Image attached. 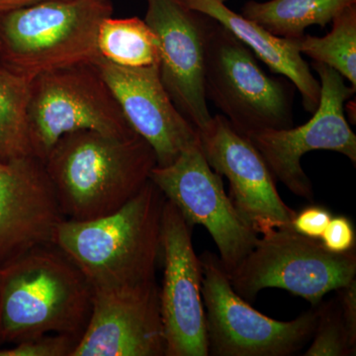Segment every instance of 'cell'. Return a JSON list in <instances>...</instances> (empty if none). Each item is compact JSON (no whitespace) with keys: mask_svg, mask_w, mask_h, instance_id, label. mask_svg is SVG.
Wrapping results in <instances>:
<instances>
[{"mask_svg":"<svg viewBox=\"0 0 356 356\" xmlns=\"http://www.w3.org/2000/svg\"><path fill=\"white\" fill-rule=\"evenodd\" d=\"M228 276L233 289L247 301H254L261 290L280 288L317 307L327 293L355 280V250L334 254L320 240L300 235L292 227L276 229L259 238Z\"/></svg>","mask_w":356,"mask_h":356,"instance_id":"8992f818","label":"cell"},{"mask_svg":"<svg viewBox=\"0 0 356 356\" xmlns=\"http://www.w3.org/2000/svg\"><path fill=\"white\" fill-rule=\"evenodd\" d=\"M100 57L124 67H147L159 65L158 36L146 21L138 17L102 21L97 35Z\"/></svg>","mask_w":356,"mask_h":356,"instance_id":"d6986e66","label":"cell"},{"mask_svg":"<svg viewBox=\"0 0 356 356\" xmlns=\"http://www.w3.org/2000/svg\"><path fill=\"white\" fill-rule=\"evenodd\" d=\"M332 23L327 36L305 35L300 39V53L337 70L356 89V4L344 9Z\"/></svg>","mask_w":356,"mask_h":356,"instance_id":"44dd1931","label":"cell"},{"mask_svg":"<svg viewBox=\"0 0 356 356\" xmlns=\"http://www.w3.org/2000/svg\"><path fill=\"white\" fill-rule=\"evenodd\" d=\"M92 289L90 317L72 356H165L156 280Z\"/></svg>","mask_w":356,"mask_h":356,"instance_id":"4fadbf2b","label":"cell"},{"mask_svg":"<svg viewBox=\"0 0 356 356\" xmlns=\"http://www.w3.org/2000/svg\"><path fill=\"white\" fill-rule=\"evenodd\" d=\"M320 76V102L313 116L303 125L280 130L257 131L245 136L261 154L275 180L298 197L313 201V184L301 165L304 154L332 151L356 163V136L344 116L346 100L355 89L329 65L313 62Z\"/></svg>","mask_w":356,"mask_h":356,"instance_id":"9c48e42d","label":"cell"},{"mask_svg":"<svg viewBox=\"0 0 356 356\" xmlns=\"http://www.w3.org/2000/svg\"><path fill=\"white\" fill-rule=\"evenodd\" d=\"M47 0H0V13L34 6Z\"/></svg>","mask_w":356,"mask_h":356,"instance_id":"4316f807","label":"cell"},{"mask_svg":"<svg viewBox=\"0 0 356 356\" xmlns=\"http://www.w3.org/2000/svg\"><path fill=\"white\" fill-rule=\"evenodd\" d=\"M320 241L334 254H346L355 250L356 233L353 221L346 216L332 217Z\"/></svg>","mask_w":356,"mask_h":356,"instance_id":"cb8c5ba5","label":"cell"},{"mask_svg":"<svg viewBox=\"0 0 356 356\" xmlns=\"http://www.w3.org/2000/svg\"><path fill=\"white\" fill-rule=\"evenodd\" d=\"M147 24L158 36L161 81L175 106L198 130L212 119L204 86L207 16L180 0H147Z\"/></svg>","mask_w":356,"mask_h":356,"instance_id":"5bb4252c","label":"cell"},{"mask_svg":"<svg viewBox=\"0 0 356 356\" xmlns=\"http://www.w3.org/2000/svg\"><path fill=\"white\" fill-rule=\"evenodd\" d=\"M356 0H250L242 15L280 38L300 40L307 28L332 23L334 17Z\"/></svg>","mask_w":356,"mask_h":356,"instance_id":"ac0fdd59","label":"cell"},{"mask_svg":"<svg viewBox=\"0 0 356 356\" xmlns=\"http://www.w3.org/2000/svg\"><path fill=\"white\" fill-rule=\"evenodd\" d=\"M198 135L206 161L228 178L232 202L257 234L291 227L296 211L280 197L275 178L248 137L222 114L212 116Z\"/></svg>","mask_w":356,"mask_h":356,"instance_id":"7c38bea8","label":"cell"},{"mask_svg":"<svg viewBox=\"0 0 356 356\" xmlns=\"http://www.w3.org/2000/svg\"><path fill=\"white\" fill-rule=\"evenodd\" d=\"M208 353L214 356H290L308 343L318 308L289 322L255 310L232 287L228 273L212 252L200 257Z\"/></svg>","mask_w":356,"mask_h":356,"instance_id":"ba28073f","label":"cell"},{"mask_svg":"<svg viewBox=\"0 0 356 356\" xmlns=\"http://www.w3.org/2000/svg\"><path fill=\"white\" fill-rule=\"evenodd\" d=\"M161 245L163 280L159 288V305L165 356H208L200 257L192 243V227L166 199Z\"/></svg>","mask_w":356,"mask_h":356,"instance_id":"8fae6325","label":"cell"},{"mask_svg":"<svg viewBox=\"0 0 356 356\" xmlns=\"http://www.w3.org/2000/svg\"><path fill=\"white\" fill-rule=\"evenodd\" d=\"M149 179L192 228L200 225L207 229L227 273L252 252L259 234L227 195L222 177L206 161L200 140L186 147L170 165H156Z\"/></svg>","mask_w":356,"mask_h":356,"instance_id":"30bf717a","label":"cell"},{"mask_svg":"<svg viewBox=\"0 0 356 356\" xmlns=\"http://www.w3.org/2000/svg\"><path fill=\"white\" fill-rule=\"evenodd\" d=\"M332 217V213L324 206L309 205L295 212L291 227L300 235L320 240Z\"/></svg>","mask_w":356,"mask_h":356,"instance_id":"d4e9b609","label":"cell"},{"mask_svg":"<svg viewBox=\"0 0 356 356\" xmlns=\"http://www.w3.org/2000/svg\"><path fill=\"white\" fill-rule=\"evenodd\" d=\"M27 115L32 154L43 161L67 134L136 133L95 64L72 65L34 77Z\"/></svg>","mask_w":356,"mask_h":356,"instance_id":"52a82bcc","label":"cell"},{"mask_svg":"<svg viewBox=\"0 0 356 356\" xmlns=\"http://www.w3.org/2000/svg\"><path fill=\"white\" fill-rule=\"evenodd\" d=\"M92 293L81 269L54 243L0 266V343L48 334L81 336Z\"/></svg>","mask_w":356,"mask_h":356,"instance_id":"3957f363","label":"cell"},{"mask_svg":"<svg viewBox=\"0 0 356 356\" xmlns=\"http://www.w3.org/2000/svg\"><path fill=\"white\" fill-rule=\"evenodd\" d=\"M109 0H47L0 13V65L31 81L63 67L93 64Z\"/></svg>","mask_w":356,"mask_h":356,"instance_id":"277c9868","label":"cell"},{"mask_svg":"<svg viewBox=\"0 0 356 356\" xmlns=\"http://www.w3.org/2000/svg\"><path fill=\"white\" fill-rule=\"evenodd\" d=\"M93 64L131 127L153 147L156 165H170L186 147L198 142L197 129L175 106L161 81L158 65L124 67L102 57Z\"/></svg>","mask_w":356,"mask_h":356,"instance_id":"2e32d148","label":"cell"},{"mask_svg":"<svg viewBox=\"0 0 356 356\" xmlns=\"http://www.w3.org/2000/svg\"><path fill=\"white\" fill-rule=\"evenodd\" d=\"M44 163L65 219L88 221L111 214L137 195L156 156L137 133L79 131L63 136Z\"/></svg>","mask_w":356,"mask_h":356,"instance_id":"6da1fadb","label":"cell"},{"mask_svg":"<svg viewBox=\"0 0 356 356\" xmlns=\"http://www.w3.org/2000/svg\"><path fill=\"white\" fill-rule=\"evenodd\" d=\"M64 219L42 159L28 154L0 161V266L53 243Z\"/></svg>","mask_w":356,"mask_h":356,"instance_id":"9a60e30c","label":"cell"},{"mask_svg":"<svg viewBox=\"0 0 356 356\" xmlns=\"http://www.w3.org/2000/svg\"><path fill=\"white\" fill-rule=\"evenodd\" d=\"M30 83L0 65V161L32 154L27 115Z\"/></svg>","mask_w":356,"mask_h":356,"instance_id":"ffe728a7","label":"cell"},{"mask_svg":"<svg viewBox=\"0 0 356 356\" xmlns=\"http://www.w3.org/2000/svg\"><path fill=\"white\" fill-rule=\"evenodd\" d=\"M165 197L151 179L111 214L88 221L64 219L53 243L92 288L134 287L156 281L161 257Z\"/></svg>","mask_w":356,"mask_h":356,"instance_id":"7a4b0ae2","label":"cell"},{"mask_svg":"<svg viewBox=\"0 0 356 356\" xmlns=\"http://www.w3.org/2000/svg\"><path fill=\"white\" fill-rule=\"evenodd\" d=\"M337 302L351 348L356 350V280L337 290Z\"/></svg>","mask_w":356,"mask_h":356,"instance_id":"484cf974","label":"cell"},{"mask_svg":"<svg viewBox=\"0 0 356 356\" xmlns=\"http://www.w3.org/2000/svg\"><path fill=\"white\" fill-rule=\"evenodd\" d=\"M81 336L48 334L0 348V356H72Z\"/></svg>","mask_w":356,"mask_h":356,"instance_id":"603a6c76","label":"cell"},{"mask_svg":"<svg viewBox=\"0 0 356 356\" xmlns=\"http://www.w3.org/2000/svg\"><path fill=\"white\" fill-rule=\"evenodd\" d=\"M187 8L210 17L247 46L275 74L286 77L301 93L304 108L313 113L320 102V81L300 53L299 40L280 38L254 21L235 13L227 0H180Z\"/></svg>","mask_w":356,"mask_h":356,"instance_id":"e0dca14e","label":"cell"},{"mask_svg":"<svg viewBox=\"0 0 356 356\" xmlns=\"http://www.w3.org/2000/svg\"><path fill=\"white\" fill-rule=\"evenodd\" d=\"M317 308L318 322L312 337L313 341L303 355H355L356 350L351 348L337 300L321 303Z\"/></svg>","mask_w":356,"mask_h":356,"instance_id":"7402d4cb","label":"cell"},{"mask_svg":"<svg viewBox=\"0 0 356 356\" xmlns=\"http://www.w3.org/2000/svg\"><path fill=\"white\" fill-rule=\"evenodd\" d=\"M204 86L206 98L243 136L293 127L291 84L266 74L254 54L210 17Z\"/></svg>","mask_w":356,"mask_h":356,"instance_id":"5b68a950","label":"cell"}]
</instances>
